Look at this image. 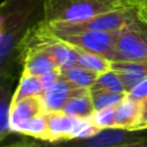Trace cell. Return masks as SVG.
I'll list each match as a JSON object with an SVG mask.
<instances>
[{
  "mask_svg": "<svg viewBox=\"0 0 147 147\" xmlns=\"http://www.w3.org/2000/svg\"><path fill=\"white\" fill-rule=\"evenodd\" d=\"M147 61V25L138 21L117 32L111 62Z\"/></svg>",
  "mask_w": 147,
  "mask_h": 147,
  "instance_id": "obj_5",
  "label": "cell"
},
{
  "mask_svg": "<svg viewBox=\"0 0 147 147\" xmlns=\"http://www.w3.org/2000/svg\"><path fill=\"white\" fill-rule=\"evenodd\" d=\"M116 147H147V137L144 138V139H140L138 141H133V142L119 145V146H116Z\"/></svg>",
  "mask_w": 147,
  "mask_h": 147,
  "instance_id": "obj_25",
  "label": "cell"
},
{
  "mask_svg": "<svg viewBox=\"0 0 147 147\" xmlns=\"http://www.w3.org/2000/svg\"><path fill=\"white\" fill-rule=\"evenodd\" d=\"M13 133L46 141L48 137V131H47V122L45 118V114L36 116L29 121L21 123L18 126L14 129Z\"/></svg>",
  "mask_w": 147,
  "mask_h": 147,
  "instance_id": "obj_15",
  "label": "cell"
},
{
  "mask_svg": "<svg viewBox=\"0 0 147 147\" xmlns=\"http://www.w3.org/2000/svg\"><path fill=\"white\" fill-rule=\"evenodd\" d=\"M147 137L146 130H125L118 127L102 129L98 133L84 137L72 138L61 141H44L33 138H25L10 144L11 147H116L119 145L138 141Z\"/></svg>",
  "mask_w": 147,
  "mask_h": 147,
  "instance_id": "obj_3",
  "label": "cell"
},
{
  "mask_svg": "<svg viewBox=\"0 0 147 147\" xmlns=\"http://www.w3.org/2000/svg\"><path fill=\"white\" fill-rule=\"evenodd\" d=\"M5 147H11V146H9V145H7V146H5Z\"/></svg>",
  "mask_w": 147,
  "mask_h": 147,
  "instance_id": "obj_26",
  "label": "cell"
},
{
  "mask_svg": "<svg viewBox=\"0 0 147 147\" xmlns=\"http://www.w3.org/2000/svg\"><path fill=\"white\" fill-rule=\"evenodd\" d=\"M18 79L20 77L10 74L0 75V142L11 133L9 116Z\"/></svg>",
  "mask_w": 147,
  "mask_h": 147,
  "instance_id": "obj_7",
  "label": "cell"
},
{
  "mask_svg": "<svg viewBox=\"0 0 147 147\" xmlns=\"http://www.w3.org/2000/svg\"><path fill=\"white\" fill-rule=\"evenodd\" d=\"M137 13L139 21L145 25H147V0H141L138 2Z\"/></svg>",
  "mask_w": 147,
  "mask_h": 147,
  "instance_id": "obj_24",
  "label": "cell"
},
{
  "mask_svg": "<svg viewBox=\"0 0 147 147\" xmlns=\"http://www.w3.org/2000/svg\"><path fill=\"white\" fill-rule=\"evenodd\" d=\"M45 107L41 99V95H32L24 98L11 105L10 116H9V126L13 133L14 129L21 123L29 121L36 116L45 114Z\"/></svg>",
  "mask_w": 147,
  "mask_h": 147,
  "instance_id": "obj_9",
  "label": "cell"
},
{
  "mask_svg": "<svg viewBox=\"0 0 147 147\" xmlns=\"http://www.w3.org/2000/svg\"><path fill=\"white\" fill-rule=\"evenodd\" d=\"M138 0H46V22L79 23L123 8L137 7Z\"/></svg>",
  "mask_w": 147,
  "mask_h": 147,
  "instance_id": "obj_2",
  "label": "cell"
},
{
  "mask_svg": "<svg viewBox=\"0 0 147 147\" xmlns=\"http://www.w3.org/2000/svg\"><path fill=\"white\" fill-rule=\"evenodd\" d=\"M138 21L139 18L137 13V7H131V8L113 10L79 23H68V22H60V23H62L68 28L78 29V30H98V31H107V32H117L133 25Z\"/></svg>",
  "mask_w": 147,
  "mask_h": 147,
  "instance_id": "obj_6",
  "label": "cell"
},
{
  "mask_svg": "<svg viewBox=\"0 0 147 147\" xmlns=\"http://www.w3.org/2000/svg\"><path fill=\"white\" fill-rule=\"evenodd\" d=\"M111 70L116 71L129 93L141 80L147 78V61L145 62H111Z\"/></svg>",
  "mask_w": 147,
  "mask_h": 147,
  "instance_id": "obj_12",
  "label": "cell"
},
{
  "mask_svg": "<svg viewBox=\"0 0 147 147\" xmlns=\"http://www.w3.org/2000/svg\"><path fill=\"white\" fill-rule=\"evenodd\" d=\"M61 75L63 78H65L74 85L83 88H91L95 84L99 76L98 74L90 71L85 68H82L79 65H75L70 69H67L62 71Z\"/></svg>",
  "mask_w": 147,
  "mask_h": 147,
  "instance_id": "obj_17",
  "label": "cell"
},
{
  "mask_svg": "<svg viewBox=\"0 0 147 147\" xmlns=\"http://www.w3.org/2000/svg\"><path fill=\"white\" fill-rule=\"evenodd\" d=\"M42 92H44V87H42L40 77L22 71L21 77L17 83V86L15 88V93L13 96V103H15L24 98H28V96L41 95Z\"/></svg>",
  "mask_w": 147,
  "mask_h": 147,
  "instance_id": "obj_14",
  "label": "cell"
},
{
  "mask_svg": "<svg viewBox=\"0 0 147 147\" xmlns=\"http://www.w3.org/2000/svg\"><path fill=\"white\" fill-rule=\"evenodd\" d=\"M48 30L62 41L75 48L96 53L113 60L114 45L117 32H107L98 30H78L63 25L60 22H46Z\"/></svg>",
  "mask_w": 147,
  "mask_h": 147,
  "instance_id": "obj_4",
  "label": "cell"
},
{
  "mask_svg": "<svg viewBox=\"0 0 147 147\" xmlns=\"http://www.w3.org/2000/svg\"><path fill=\"white\" fill-rule=\"evenodd\" d=\"M139 1H141V0H138V2H139Z\"/></svg>",
  "mask_w": 147,
  "mask_h": 147,
  "instance_id": "obj_27",
  "label": "cell"
},
{
  "mask_svg": "<svg viewBox=\"0 0 147 147\" xmlns=\"http://www.w3.org/2000/svg\"><path fill=\"white\" fill-rule=\"evenodd\" d=\"M140 117V102L130 99L127 95L115 106V127L137 130Z\"/></svg>",
  "mask_w": 147,
  "mask_h": 147,
  "instance_id": "obj_11",
  "label": "cell"
},
{
  "mask_svg": "<svg viewBox=\"0 0 147 147\" xmlns=\"http://www.w3.org/2000/svg\"><path fill=\"white\" fill-rule=\"evenodd\" d=\"M82 87H78L67 80L65 78L62 77L53 84L51 87L45 90L41 94V99L44 102L45 111L51 113V111H60L63 109L64 105L67 101L76 93L78 90Z\"/></svg>",
  "mask_w": 147,
  "mask_h": 147,
  "instance_id": "obj_8",
  "label": "cell"
},
{
  "mask_svg": "<svg viewBox=\"0 0 147 147\" xmlns=\"http://www.w3.org/2000/svg\"><path fill=\"white\" fill-rule=\"evenodd\" d=\"M60 78H61V71L59 69L52 70V71H48V72L41 75L40 76V80H41L44 91L47 90L48 87H51L53 84H55Z\"/></svg>",
  "mask_w": 147,
  "mask_h": 147,
  "instance_id": "obj_22",
  "label": "cell"
},
{
  "mask_svg": "<svg viewBox=\"0 0 147 147\" xmlns=\"http://www.w3.org/2000/svg\"><path fill=\"white\" fill-rule=\"evenodd\" d=\"M126 95L130 99H132L134 101H138V102H141L142 100H145L147 98V78H145L144 80H141Z\"/></svg>",
  "mask_w": 147,
  "mask_h": 147,
  "instance_id": "obj_21",
  "label": "cell"
},
{
  "mask_svg": "<svg viewBox=\"0 0 147 147\" xmlns=\"http://www.w3.org/2000/svg\"><path fill=\"white\" fill-rule=\"evenodd\" d=\"M91 118L100 130L115 127V107L95 110Z\"/></svg>",
  "mask_w": 147,
  "mask_h": 147,
  "instance_id": "obj_20",
  "label": "cell"
},
{
  "mask_svg": "<svg viewBox=\"0 0 147 147\" xmlns=\"http://www.w3.org/2000/svg\"><path fill=\"white\" fill-rule=\"evenodd\" d=\"M78 52V65L98 75L111 70V61L96 53L76 48Z\"/></svg>",
  "mask_w": 147,
  "mask_h": 147,
  "instance_id": "obj_16",
  "label": "cell"
},
{
  "mask_svg": "<svg viewBox=\"0 0 147 147\" xmlns=\"http://www.w3.org/2000/svg\"><path fill=\"white\" fill-rule=\"evenodd\" d=\"M90 91H91L94 110H101L105 108L115 107L126 96V93H114V92L94 88V87H91Z\"/></svg>",
  "mask_w": 147,
  "mask_h": 147,
  "instance_id": "obj_18",
  "label": "cell"
},
{
  "mask_svg": "<svg viewBox=\"0 0 147 147\" xmlns=\"http://www.w3.org/2000/svg\"><path fill=\"white\" fill-rule=\"evenodd\" d=\"M63 113L79 117V118H88L93 115L94 106L92 102V96H91V91L90 88H79L78 92H76L64 105Z\"/></svg>",
  "mask_w": 147,
  "mask_h": 147,
  "instance_id": "obj_13",
  "label": "cell"
},
{
  "mask_svg": "<svg viewBox=\"0 0 147 147\" xmlns=\"http://www.w3.org/2000/svg\"><path fill=\"white\" fill-rule=\"evenodd\" d=\"M92 87L106 90V91L114 92V93H126V88H125V85L121 76L114 70H109L103 74H100L98 76L95 84Z\"/></svg>",
  "mask_w": 147,
  "mask_h": 147,
  "instance_id": "obj_19",
  "label": "cell"
},
{
  "mask_svg": "<svg viewBox=\"0 0 147 147\" xmlns=\"http://www.w3.org/2000/svg\"><path fill=\"white\" fill-rule=\"evenodd\" d=\"M46 0H3L0 3V75L21 77L31 32L45 20Z\"/></svg>",
  "mask_w": 147,
  "mask_h": 147,
  "instance_id": "obj_1",
  "label": "cell"
},
{
  "mask_svg": "<svg viewBox=\"0 0 147 147\" xmlns=\"http://www.w3.org/2000/svg\"><path fill=\"white\" fill-rule=\"evenodd\" d=\"M56 69H59L56 61L47 52L42 49H34V48H30L26 51L24 56V63H23L24 72L40 77L41 75Z\"/></svg>",
  "mask_w": 147,
  "mask_h": 147,
  "instance_id": "obj_10",
  "label": "cell"
},
{
  "mask_svg": "<svg viewBox=\"0 0 147 147\" xmlns=\"http://www.w3.org/2000/svg\"><path fill=\"white\" fill-rule=\"evenodd\" d=\"M147 129V98L140 102V117L137 125V130Z\"/></svg>",
  "mask_w": 147,
  "mask_h": 147,
  "instance_id": "obj_23",
  "label": "cell"
}]
</instances>
